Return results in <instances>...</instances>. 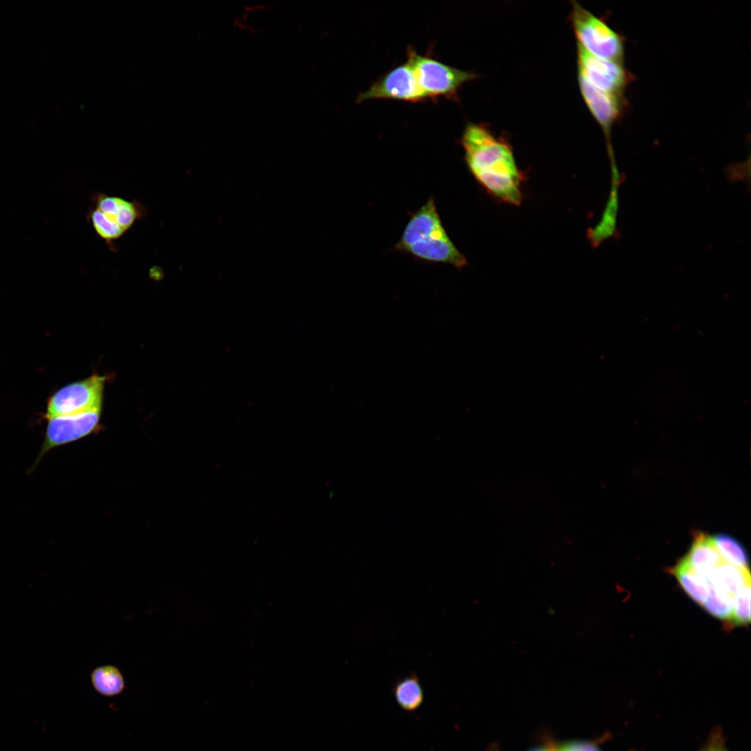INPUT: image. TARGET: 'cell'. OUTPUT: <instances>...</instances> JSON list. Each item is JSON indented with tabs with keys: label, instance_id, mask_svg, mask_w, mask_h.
I'll return each mask as SVG.
<instances>
[{
	"label": "cell",
	"instance_id": "obj_1",
	"mask_svg": "<svg viewBox=\"0 0 751 751\" xmlns=\"http://www.w3.org/2000/svg\"><path fill=\"white\" fill-rule=\"evenodd\" d=\"M461 145L467 168L476 181L497 200L520 204L524 177L508 141L483 123L469 122Z\"/></svg>",
	"mask_w": 751,
	"mask_h": 751
},
{
	"label": "cell",
	"instance_id": "obj_2",
	"mask_svg": "<svg viewBox=\"0 0 751 751\" xmlns=\"http://www.w3.org/2000/svg\"><path fill=\"white\" fill-rule=\"evenodd\" d=\"M395 248L425 261L447 264L457 268L467 264L466 257L446 232L432 197L412 213Z\"/></svg>",
	"mask_w": 751,
	"mask_h": 751
},
{
	"label": "cell",
	"instance_id": "obj_3",
	"mask_svg": "<svg viewBox=\"0 0 751 751\" xmlns=\"http://www.w3.org/2000/svg\"><path fill=\"white\" fill-rule=\"evenodd\" d=\"M91 203L88 221L111 250H114L115 242L147 213L145 206L138 200L101 192L92 195Z\"/></svg>",
	"mask_w": 751,
	"mask_h": 751
},
{
	"label": "cell",
	"instance_id": "obj_4",
	"mask_svg": "<svg viewBox=\"0 0 751 751\" xmlns=\"http://www.w3.org/2000/svg\"><path fill=\"white\" fill-rule=\"evenodd\" d=\"M577 43L599 58L624 63L623 37L579 3L572 1L570 15Z\"/></svg>",
	"mask_w": 751,
	"mask_h": 751
},
{
	"label": "cell",
	"instance_id": "obj_5",
	"mask_svg": "<svg viewBox=\"0 0 751 751\" xmlns=\"http://www.w3.org/2000/svg\"><path fill=\"white\" fill-rule=\"evenodd\" d=\"M407 61L426 99L439 97L455 99L461 86L477 76L473 71L448 65L428 54H419L412 47L407 49Z\"/></svg>",
	"mask_w": 751,
	"mask_h": 751
},
{
	"label": "cell",
	"instance_id": "obj_6",
	"mask_svg": "<svg viewBox=\"0 0 751 751\" xmlns=\"http://www.w3.org/2000/svg\"><path fill=\"white\" fill-rule=\"evenodd\" d=\"M105 380L106 377L95 374L59 389L49 398L45 417L49 420L102 409Z\"/></svg>",
	"mask_w": 751,
	"mask_h": 751
},
{
	"label": "cell",
	"instance_id": "obj_7",
	"mask_svg": "<svg viewBox=\"0 0 751 751\" xmlns=\"http://www.w3.org/2000/svg\"><path fill=\"white\" fill-rule=\"evenodd\" d=\"M101 412V409H97L49 419L44 441L30 471L54 448L74 442L99 430Z\"/></svg>",
	"mask_w": 751,
	"mask_h": 751
},
{
	"label": "cell",
	"instance_id": "obj_8",
	"mask_svg": "<svg viewBox=\"0 0 751 751\" xmlns=\"http://www.w3.org/2000/svg\"><path fill=\"white\" fill-rule=\"evenodd\" d=\"M577 63L579 75L595 88L613 95L623 97L632 79L622 63L594 56L578 43Z\"/></svg>",
	"mask_w": 751,
	"mask_h": 751
},
{
	"label": "cell",
	"instance_id": "obj_9",
	"mask_svg": "<svg viewBox=\"0 0 751 751\" xmlns=\"http://www.w3.org/2000/svg\"><path fill=\"white\" fill-rule=\"evenodd\" d=\"M371 99H393L410 102L426 100L407 61L396 66L360 92L357 103Z\"/></svg>",
	"mask_w": 751,
	"mask_h": 751
},
{
	"label": "cell",
	"instance_id": "obj_10",
	"mask_svg": "<svg viewBox=\"0 0 751 751\" xmlns=\"http://www.w3.org/2000/svg\"><path fill=\"white\" fill-rule=\"evenodd\" d=\"M578 79L583 100L602 129L610 146L612 127L622 115L624 106L623 97L613 95L595 88L579 74Z\"/></svg>",
	"mask_w": 751,
	"mask_h": 751
},
{
	"label": "cell",
	"instance_id": "obj_11",
	"mask_svg": "<svg viewBox=\"0 0 751 751\" xmlns=\"http://www.w3.org/2000/svg\"><path fill=\"white\" fill-rule=\"evenodd\" d=\"M685 558L697 572L704 576L725 561L719 554L712 536L702 532L695 534Z\"/></svg>",
	"mask_w": 751,
	"mask_h": 751
},
{
	"label": "cell",
	"instance_id": "obj_12",
	"mask_svg": "<svg viewBox=\"0 0 751 751\" xmlns=\"http://www.w3.org/2000/svg\"><path fill=\"white\" fill-rule=\"evenodd\" d=\"M670 573L676 578L685 592L702 606L709 594L704 576L697 572L685 556L671 568Z\"/></svg>",
	"mask_w": 751,
	"mask_h": 751
},
{
	"label": "cell",
	"instance_id": "obj_13",
	"mask_svg": "<svg viewBox=\"0 0 751 751\" xmlns=\"http://www.w3.org/2000/svg\"><path fill=\"white\" fill-rule=\"evenodd\" d=\"M704 576L715 586L733 597L740 588L750 583L749 568L739 567L725 561Z\"/></svg>",
	"mask_w": 751,
	"mask_h": 751
},
{
	"label": "cell",
	"instance_id": "obj_14",
	"mask_svg": "<svg viewBox=\"0 0 751 751\" xmlns=\"http://www.w3.org/2000/svg\"><path fill=\"white\" fill-rule=\"evenodd\" d=\"M394 695L397 704L403 711L414 712L423 704L424 695L419 679L410 673L394 685Z\"/></svg>",
	"mask_w": 751,
	"mask_h": 751
},
{
	"label": "cell",
	"instance_id": "obj_15",
	"mask_svg": "<svg viewBox=\"0 0 751 751\" xmlns=\"http://www.w3.org/2000/svg\"><path fill=\"white\" fill-rule=\"evenodd\" d=\"M94 688L104 696L120 694L124 688V680L120 671L113 665H104L95 669L91 674Z\"/></svg>",
	"mask_w": 751,
	"mask_h": 751
},
{
	"label": "cell",
	"instance_id": "obj_16",
	"mask_svg": "<svg viewBox=\"0 0 751 751\" xmlns=\"http://www.w3.org/2000/svg\"><path fill=\"white\" fill-rule=\"evenodd\" d=\"M722 559L733 565L749 568V556L744 546L733 536L717 533L712 536Z\"/></svg>",
	"mask_w": 751,
	"mask_h": 751
},
{
	"label": "cell",
	"instance_id": "obj_17",
	"mask_svg": "<svg viewBox=\"0 0 751 751\" xmlns=\"http://www.w3.org/2000/svg\"><path fill=\"white\" fill-rule=\"evenodd\" d=\"M705 579L709 588V594L702 606L712 616L730 622L733 612L734 597L715 586L706 577Z\"/></svg>",
	"mask_w": 751,
	"mask_h": 751
},
{
	"label": "cell",
	"instance_id": "obj_18",
	"mask_svg": "<svg viewBox=\"0 0 751 751\" xmlns=\"http://www.w3.org/2000/svg\"><path fill=\"white\" fill-rule=\"evenodd\" d=\"M750 583H748L735 593L729 622L733 625L745 626L750 622Z\"/></svg>",
	"mask_w": 751,
	"mask_h": 751
},
{
	"label": "cell",
	"instance_id": "obj_19",
	"mask_svg": "<svg viewBox=\"0 0 751 751\" xmlns=\"http://www.w3.org/2000/svg\"><path fill=\"white\" fill-rule=\"evenodd\" d=\"M560 751H600L598 748L591 743L583 741H572L563 745Z\"/></svg>",
	"mask_w": 751,
	"mask_h": 751
},
{
	"label": "cell",
	"instance_id": "obj_20",
	"mask_svg": "<svg viewBox=\"0 0 751 751\" xmlns=\"http://www.w3.org/2000/svg\"><path fill=\"white\" fill-rule=\"evenodd\" d=\"M708 751H726V750H724L722 746H719L718 745H716L711 746L710 749Z\"/></svg>",
	"mask_w": 751,
	"mask_h": 751
},
{
	"label": "cell",
	"instance_id": "obj_21",
	"mask_svg": "<svg viewBox=\"0 0 751 751\" xmlns=\"http://www.w3.org/2000/svg\"><path fill=\"white\" fill-rule=\"evenodd\" d=\"M530 751H554V749H552V748L551 749V748H535V749H533L532 750H530Z\"/></svg>",
	"mask_w": 751,
	"mask_h": 751
},
{
	"label": "cell",
	"instance_id": "obj_22",
	"mask_svg": "<svg viewBox=\"0 0 751 751\" xmlns=\"http://www.w3.org/2000/svg\"><path fill=\"white\" fill-rule=\"evenodd\" d=\"M554 751H560V750H554Z\"/></svg>",
	"mask_w": 751,
	"mask_h": 751
}]
</instances>
